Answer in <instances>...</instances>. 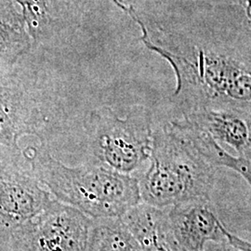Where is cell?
I'll return each mask as SVG.
<instances>
[{
  "label": "cell",
  "instance_id": "6da1fadb",
  "mask_svg": "<svg viewBox=\"0 0 251 251\" xmlns=\"http://www.w3.org/2000/svg\"><path fill=\"white\" fill-rule=\"evenodd\" d=\"M120 9L140 25L144 44L172 65L178 82L176 95L187 106L185 114L203 108L251 105L250 63L151 25L132 6L123 4Z\"/></svg>",
  "mask_w": 251,
  "mask_h": 251
},
{
  "label": "cell",
  "instance_id": "7a4b0ae2",
  "mask_svg": "<svg viewBox=\"0 0 251 251\" xmlns=\"http://www.w3.org/2000/svg\"><path fill=\"white\" fill-rule=\"evenodd\" d=\"M218 168L198 149L183 119L152 130L148 167L138 177L141 202L166 208L211 200Z\"/></svg>",
  "mask_w": 251,
  "mask_h": 251
},
{
  "label": "cell",
  "instance_id": "3957f363",
  "mask_svg": "<svg viewBox=\"0 0 251 251\" xmlns=\"http://www.w3.org/2000/svg\"><path fill=\"white\" fill-rule=\"evenodd\" d=\"M30 170L55 199L91 219L121 217L141 202L138 179L93 164L67 166L45 144L22 150Z\"/></svg>",
  "mask_w": 251,
  "mask_h": 251
},
{
  "label": "cell",
  "instance_id": "277c9868",
  "mask_svg": "<svg viewBox=\"0 0 251 251\" xmlns=\"http://www.w3.org/2000/svg\"><path fill=\"white\" fill-rule=\"evenodd\" d=\"M152 118L149 109L135 107L120 118L110 107L91 112L84 126L82 164L138 177L148 165L152 147Z\"/></svg>",
  "mask_w": 251,
  "mask_h": 251
},
{
  "label": "cell",
  "instance_id": "5b68a950",
  "mask_svg": "<svg viewBox=\"0 0 251 251\" xmlns=\"http://www.w3.org/2000/svg\"><path fill=\"white\" fill-rule=\"evenodd\" d=\"M92 219L53 198L25 224L6 232L11 251H86Z\"/></svg>",
  "mask_w": 251,
  "mask_h": 251
},
{
  "label": "cell",
  "instance_id": "8992f818",
  "mask_svg": "<svg viewBox=\"0 0 251 251\" xmlns=\"http://www.w3.org/2000/svg\"><path fill=\"white\" fill-rule=\"evenodd\" d=\"M0 65V147L21 150L19 140L35 135L43 140L45 120L35 80L22 64Z\"/></svg>",
  "mask_w": 251,
  "mask_h": 251
},
{
  "label": "cell",
  "instance_id": "52a82bcc",
  "mask_svg": "<svg viewBox=\"0 0 251 251\" xmlns=\"http://www.w3.org/2000/svg\"><path fill=\"white\" fill-rule=\"evenodd\" d=\"M24 160L22 149L0 147V232L25 224L54 198Z\"/></svg>",
  "mask_w": 251,
  "mask_h": 251
},
{
  "label": "cell",
  "instance_id": "ba28073f",
  "mask_svg": "<svg viewBox=\"0 0 251 251\" xmlns=\"http://www.w3.org/2000/svg\"><path fill=\"white\" fill-rule=\"evenodd\" d=\"M166 208L181 251H202L209 242L244 241L226 229L211 200L189 201Z\"/></svg>",
  "mask_w": 251,
  "mask_h": 251
},
{
  "label": "cell",
  "instance_id": "9c48e42d",
  "mask_svg": "<svg viewBox=\"0 0 251 251\" xmlns=\"http://www.w3.org/2000/svg\"><path fill=\"white\" fill-rule=\"evenodd\" d=\"M25 20L33 46L52 44L72 26L79 0H14Z\"/></svg>",
  "mask_w": 251,
  "mask_h": 251
},
{
  "label": "cell",
  "instance_id": "30bf717a",
  "mask_svg": "<svg viewBox=\"0 0 251 251\" xmlns=\"http://www.w3.org/2000/svg\"><path fill=\"white\" fill-rule=\"evenodd\" d=\"M184 118L210 135L219 144L231 147L237 156L251 160V110L203 108Z\"/></svg>",
  "mask_w": 251,
  "mask_h": 251
},
{
  "label": "cell",
  "instance_id": "8fae6325",
  "mask_svg": "<svg viewBox=\"0 0 251 251\" xmlns=\"http://www.w3.org/2000/svg\"><path fill=\"white\" fill-rule=\"evenodd\" d=\"M120 218L142 251H181L172 231L167 208L140 202Z\"/></svg>",
  "mask_w": 251,
  "mask_h": 251
},
{
  "label": "cell",
  "instance_id": "7c38bea8",
  "mask_svg": "<svg viewBox=\"0 0 251 251\" xmlns=\"http://www.w3.org/2000/svg\"><path fill=\"white\" fill-rule=\"evenodd\" d=\"M33 47L25 20L14 0L0 2V65H13Z\"/></svg>",
  "mask_w": 251,
  "mask_h": 251
},
{
  "label": "cell",
  "instance_id": "4fadbf2b",
  "mask_svg": "<svg viewBox=\"0 0 251 251\" xmlns=\"http://www.w3.org/2000/svg\"><path fill=\"white\" fill-rule=\"evenodd\" d=\"M86 251H142L120 217L92 219Z\"/></svg>",
  "mask_w": 251,
  "mask_h": 251
},
{
  "label": "cell",
  "instance_id": "5bb4252c",
  "mask_svg": "<svg viewBox=\"0 0 251 251\" xmlns=\"http://www.w3.org/2000/svg\"><path fill=\"white\" fill-rule=\"evenodd\" d=\"M251 242L247 240L241 243L222 241L207 243L202 251H251Z\"/></svg>",
  "mask_w": 251,
  "mask_h": 251
},
{
  "label": "cell",
  "instance_id": "9a60e30c",
  "mask_svg": "<svg viewBox=\"0 0 251 251\" xmlns=\"http://www.w3.org/2000/svg\"><path fill=\"white\" fill-rule=\"evenodd\" d=\"M0 251H11L6 232H0Z\"/></svg>",
  "mask_w": 251,
  "mask_h": 251
},
{
  "label": "cell",
  "instance_id": "2e32d148",
  "mask_svg": "<svg viewBox=\"0 0 251 251\" xmlns=\"http://www.w3.org/2000/svg\"><path fill=\"white\" fill-rule=\"evenodd\" d=\"M1 1H2V0H0V2H1Z\"/></svg>",
  "mask_w": 251,
  "mask_h": 251
}]
</instances>
